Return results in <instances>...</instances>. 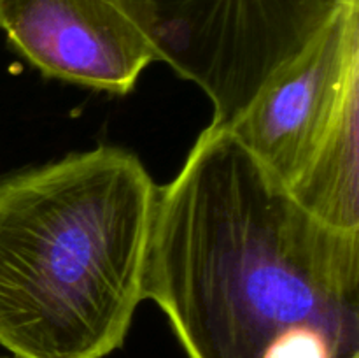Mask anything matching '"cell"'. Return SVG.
I'll list each match as a JSON object with an SVG mask.
<instances>
[{
  "label": "cell",
  "instance_id": "obj_1",
  "mask_svg": "<svg viewBox=\"0 0 359 358\" xmlns=\"http://www.w3.org/2000/svg\"><path fill=\"white\" fill-rule=\"evenodd\" d=\"M146 298L188 358H359V232L309 213L209 125L158 188Z\"/></svg>",
  "mask_w": 359,
  "mask_h": 358
},
{
  "label": "cell",
  "instance_id": "obj_2",
  "mask_svg": "<svg viewBox=\"0 0 359 358\" xmlns=\"http://www.w3.org/2000/svg\"><path fill=\"white\" fill-rule=\"evenodd\" d=\"M158 186L114 146L0 181V346L14 358H104L140 302Z\"/></svg>",
  "mask_w": 359,
  "mask_h": 358
},
{
  "label": "cell",
  "instance_id": "obj_3",
  "mask_svg": "<svg viewBox=\"0 0 359 358\" xmlns=\"http://www.w3.org/2000/svg\"><path fill=\"white\" fill-rule=\"evenodd\" d=\"M228 128L309 213L359 232V9L333 21Z\"/></svg>",
  "mask_w": 359,
  "mask_h": 358
},
{
  "label": "cell",
  "instance_id": "obj_4",
  "mask_svg": "<svg viewBox=\"0 0 359 358\" xmlns=\"http://www.w3.org/2000/svg\"><path fill=\"white\" fill-rule=\"evenodd\" d=\"M149 37L160 62L212 104L228 126L279 70L359 0H114Z\"/></svg>",
  "mask_w": 359,
  "mask_h": 358
},
{
  "label": "cell",
  "instance_id": "obj_5",
  "mask_svg": "<svg viewBox=\"0 0 359 358\" xmlns=\"http://www.w3.org/2000/svg\"><path fill=\"white\" fill-rule=\"evenodd\" d=\"M0 30L42 76L116 95L160 62L114 0H0Z\"/></svg>",
  "mask_w": 359,
  "mask_h": 358
},
{
  "label": "cell",
  "instance_id": "obj_6",
  "mask_svg": "<svg viewBox=\"0 0 359 358\" xmlns=\"http://www.w3.org/2000/svg\"><path fill=\"white\" fill-rule=\"evenodd\" d=\"M0 358H4V357H0Z\"/></svg>",
  "mask_w": 359,
  "mask_h": 358
}]
</instances>
